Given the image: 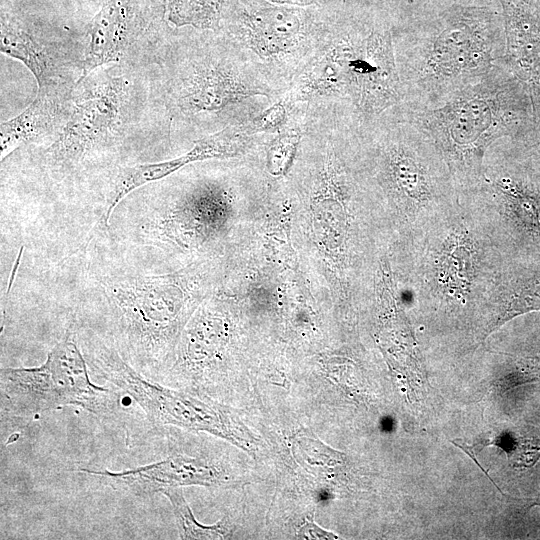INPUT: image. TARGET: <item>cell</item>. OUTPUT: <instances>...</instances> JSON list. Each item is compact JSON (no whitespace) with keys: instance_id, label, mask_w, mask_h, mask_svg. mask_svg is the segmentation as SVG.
Segmentation results:
<instances>
[{"instance_id":"cell-8","label":"cell","mask_w":540,"mask_h":540,"mask_svg":"<svg viewBox=\"0 0 540 540\" xmlns=\"http://www.w3.org/2000/svg\"><path fill=\"white\" fill-rule=\"evenodd\" d=\"M78 472L94 477L115 491L136 497L153 496L183 486H229L231 482L218 462L180 453L120 470L80 467Z\"/></svg>"},{"instance_id":"cell-6","label":"cell","mask_w":540,"mask_h":540,"mask_svg":"<svg viewBox=\"0 0 540 540\" xmlns=\"http://www.w3.org/2000/svg\"><path fill=\"white\" fill-rule=\"evenodd\" d=\"M73 323L39 366L1 368V415L29 419L66 406H78L102 418L119 411V396L94 384Z\"/></svg>"},{"instance_id":"cell-16","label":"cell","mask_w":540,"mask_h":540,"mask_svg":"<svg viewBox=\"0 0 540 540\" xmlns=\"http://www.w3.org/2000/svg\"><path fill=\"white\" fill-rule=\"evenodd\" d=\"M0 48L2 53L25 64L36 78L39 91H55L53 68L45 53L27 33L2 24Z\"/></svg>"},{"instance_id":"cell-10","label":"cell","mask_w":540,"mask_h":540,"mask_svg":"<svg viewBox=\"0 0 540 540\" xmlns=\"http://www.w3.org/2000/svg\"><path fill=\"white\" fill-rule=\"evenodd\" d=\"M503 230L540 246V193L523 186L486 157L478 182L465 191Z\"/></svg>"},{"instance_id":"cell-1","label":"cell","mask_w":540,"mask_h":540,"mask_svg":"<svg viewBox=\"0 0 540 540\" xmlns=\"http://www.w3.org/2000/svg\"><path fill=\"white\" fill-rule=\"evenodd\" d=\"M198 273L150 272L94 237L74 255L42 268L38 294L76 327L113 347L142 376L160 382L199 294Z\"/></svg>"},{"instance_id":"cell-19","label":"cell","mask_w":540,"mask_h":540,"mask_svg":"<svg viewBox=\"0 0 540 540\" xmlns=\"http://www.w3.org/2000/svg\"><path fill=\"white\" fill-rule=\"evenodd\" d=\"M169 19L176 26L217 29L224 0H168Z\"/></svg>"},{"instance_id":"cell-7","label":"cell","mask_w":540,"mask_h":540,"mask_svg":"<svg viewBox=\"0 0 540 540\" xmlns=\"http://www.w3.org/2000/svg\"><path fill=\"white\" fill-rule=\"evenodd\" d=\"M125 81L115 78L78 102L57 139L45 150L43 163L58 178L76 173L118 141Z\"/></svg>"},{"instance_id":"cell-23","label":"cell","mask_w":540,"mask_h":540,"mask_svg":"<svg viewBox=\"0 0 540 540\" xmlns=\"http://www.w3.org/2000/svg\"><path fill=\"white\" fill-rule=\"evenodd\" d=\"M525 374L527 376L522 377V379L519 381L520 383L540 380V359H538L536 362L532 361V365L528 366V368L525 370Z\"/></svg>"},{"instance_id":"cell-25","label":"cell","mask_w":540,"mask_h":540,"mask_svg":"<svg viewBox=\"0 0 540 540\" xmlns=\"http://www.w3.org/2000/svg\"><path fill=\"white\" fill-rule=\"evenodd\" d=\"M267 1L276 3V4L296 5V4H301L302 0H267Z\"/></svg>"},{"instance_id":"cell-22","label":"cell","mask_w":540,"mask_h":540,"mask_svg":"<svg viewBox=\"0 0 540 540\" xmlns=\"http://www.w3.org/2000/svg\"><path fill=\"white\" fill-rule=\"evenodd\" d=\"M300 535H302L303 538H318V539H336V535L333 533H330L328 531H325L315 525L312 522H307L301 529H300Z\"/></svg>"},{"instance_id":"cell-17","label":"cell","mask_w":540,"mask_h":540,"mask_svg":"<svg viewBox=\"0 0 540 540\" xmlns=\"http://www.w3.org/2000/svg\"><path fill=\"white\" fill-rule=\"evenodd\" d=\"M162 494L171 503L175 522L181 539H226L232 535V528L226 518L212 525L198 522L186 502L182 490L171 488Z\"/></svg>"},{"instance_id":"cell-3","label":"cell","mask_w":540,"mask_h":540,"mask_svg":"<svg viewBox=\"0 0 540 540\" xmlns=\"http://www.w3.org/2000/svg\"><path fill=\"white\" fill-rule=\"evenodd\" d=\"M426 238L416 266L417 296L463 306L487 298L496 306V316L511 279H502L497 267L495 233L486 230L468 201L458 204L422 233ZM417 236V235H416ZM496 318V317H495Z\"/></svg>"},{"instance_id":"cell-20","label":"cell","mask_w":540,"mask_h":540,"mask_svg":"<svg viewBox=\"0 0 540 540\" xmlns=\"http://www.w3.org/2000/svg\"><path fill=\"white\" fill-rule=\"evenodd\" d=\"M300 140L301 131L297 128H284L278 132L268 150L267 163L272 174L280 175L287 170Z\"/></svg>"},{"instance_id":"cell-24","label":"cell","mask_w":540,"mask_h":540,"mask_svg":"<svg viewBox=\"0 0 540 540\" xmlns=\"http://www.w3.org/2000/svg\"><path fill=\"white\" fill-rule=\"evenodd\" d=\"M518 503L528 508L532 506H540V498L518 499Z\"/></svg>"},{"instance_id":"cell-13","label":"cell","mask_w":540,"mask_h":540,"mask_svg":"<svg viewBox=\"0 0 540 540\" xmlns=\"http://www.w3.org/2000/svg\"><path fill=\"white\" fill-rule=\"evenodd\" d=\"M269 89L229 62L208 61L194 65L180 88V107L187 113L217 112Z\"/></svg>"},{"instance_id":"cell-5","label":"cell","mask_w":540,"mask_h":540,"mask_svg":"<svg viewBox=\"0 0 540 540\" xmlns=\"http://www.w3.org/2000/svg\"><path fill=\"white\" fill-rule=\"evenodd\" d=\"M378 139L380 174L413 236L459 202L460 193L445 160L401 103L371 125Z\"/></svg>"},{"instance_id":"cell-15","label":"cell","mask_w":540,"mask_h":540,"mask_svg":"<svg viewBox=\"0 0 540 540\" xmlns=\"http://www.w3.org/2000/svg\"><path fill=\"white\" fill-rule=\"evenodd\" d=\"M58 112L53 92L39 91L33 102L18 116L1 123L0 154L3 161L20 144L48 131Z\"/></svg>"},{"instance_id":"cell-18","label":"cell","mask_w":540,"mask_h":540,"mask_svg":"<svg viewBox=\"0 0 540 540\" xmlns=\"http://www.w3.org/2000/svg\"><path fill=\"white\" fill-rule=\"evenodd\" d=\"M540 311V275L511 280L492 331L515 316Z\"/></svg>"},{"instance_id":"cell-9","label":"cell","mask_w":540,"mask_h":540,"mask_svg":"<svg viewBox=\"0 0 540 540\" xmlns=\"http://www.w3.org/2000/svg\"><path fill=\"white\" fill-rule=\"evenodd\" d=\"M238 19L239 40L267 63H289L310 47V24L302 8L245 0Z\"/></svg>"},{"instance_id":"cell-14","label":"cell","mask_w":540,"mask_h":540,"mask_svg":"<svg viewBox=\"0 0 540 540\" xmlns=\"http://www.w3.org/2000/svg\"><path fill=\"white\" fill-rule=\"evenodd\" d=\"M127 40L125 9L116 2L106 4L95 17L84 63L86 75L94 68L117 61Z\"/></svg>"},{"instance_id":"cell-11","label":"cell","mask_w":540,"mask_h":540,"mask_svg":"<svg viewBox=\"0 0 540 540\" xmlns=\"http://www.w3.org/2000/svg\"><path fill=\"white\" fill-rule=\"evenodd\" d=\"M363 33H345L321 45L293 79L286 101L335 97L347 100L356 113L354 69Z\"/></svg>"},{"instance_id":"cell-2","label":"cell","mask_w":540,"mask_h":540,"mask_svg":"<svg viewBox=\"0 0 540 540\" xmlns=\"http://www.w3.org/2000/svg\"><path fill=\"white\" fill-rule=\"evenodd\" d=\"M496 20L486 8L455 6L407 42H394L402 103L437 104L504 64Z\"/></svg>"},{"instance_id":"cell-12","label":"cell","mask_w":540,"mask_h":540,"mask_svg":"<svg viewBox=\"0 0 540 540\" xmlns=\"http://www.w3.org/2000/svg\"><path fill=\"white\" fill-rule=\"evenodd\" d=\"M252 134L246 123L229 125L199 139L188 152L178 158L118 167L106 190L109 219L117 205L134 190L168 177L193 162L237 156L244 150Z\"/></svg>"},{"instance_id":"cell-4","label":"cell","mask_w":540,"mask_h":540,"mask_svg":"<svg viewBox=\"0 0 540 540\" xmlns=\"http://www.w3.org/2000/svg\"><path fill=\"white\" fill-rule=\"evenodd\" d=\"M507 74L502 64L437 104L423 108L403 104L439 150L459 193L478 182L488 152L517 119Z\"/></svg>"},{"instance_id":"cell-21","label":"cell","mask_w":540,"mask_h":540,"mask_svg":"<svg viewBox=\"0 0 540 540\" xmlns=\"http://www.w3.org/2000/svg\"><path fill=\"white\" fill-rule=\"evenodd\" d=\"M288 121L287 101L281 100L264 109L247 123L251 132H280Z\"/></svg>"}]
</instances>
